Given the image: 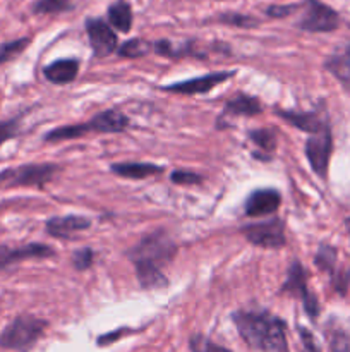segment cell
Listing matches in <instances>:
<instances>
[{
	"label": "cell",
	"mask_w": 350,
	"mask_h": 352,
	"mask_svg": "<svg viewBox=\"0 0 350 352\" xmlns=\"http://www.w3.org/2000/svg\"><path fill=\"white\" fill-rule=\"evenodd\" d=\"M170 181L178 186H196V184H201L202 175L196 174V172H189V170H175L172 172Z\"/></svg>",
	"instance_id": "obj_33"
},
{
	"label": "cell",
	"mask_w": 350,
	"mask_h": 352,
	"mask_svg": "<svg viewBox=\"0 0 350 352\" xmlns=\"http://www.w3.org/2000/svg\"><path fill=\"white\" fill-rule=\"evenodd\" d=\"M151 50H153V43L143 40V38H132V40H127L117 48L120 57H126V58L144 57V55L150 54Z\"/></svg>",
	"instance_id": "obj_23"
},
{
	"label": "cell",
	"mask_w": 350,
	"mask_h": 352,
	"mask_svg": "<svg viewBox=\"0 0 350 352\" xmlns=\"http://www.w3.org/2000/svg\"><path fill=\"white\" fill-rule=\"evenodd\" d=\"M240 234L250 244L263 250H281L287 244L285 237V222L278 217L264 220V222L246 223L240 227Z\"/></svg>",
	"instance_id": "obj_6"
},
{
	"label": "cell",
	"mask_w": 350,
	"mask_h": 352,
	"mask_svg": "<svg viewBox=\"0 0 350 352\" xmlns=\"http://www.w3.org/2000/svg\"><path fill=\"white\" fill-rule=\"evenodd\" d=\"M189 349H191V352H232L230 349H226V347L216 344L209 337L202 336V333L191 336V339H189Z\"/></svg>",
	"instance_id": "obj_26"
},
{
	"label": "cell",
	"mask_w": 350,
	"mask_h": 352,
	"mask_svg": "<svg viewBox=\"0 0 350 352\" xmlns=\"http://www.w3.org/2000/svg\"><path fill=\"white\" fill-rule=\"evenodd\" d=\"M108 24L113 26L115 30H119L120 33H129L130 28H132V7L129 6V2L126 0H117L112 6L108 7Z\"/></svg>",
	"instance_id": "obj_20"
},
{
	"label": "cell",
	"mask_w": 350,
	"mask_h": 352,
	"mask_svg": "<svg viewBox=\"0 0 350 352\" xmlns=\"http://www.w3.org/2000/svg\"><path fill=\"white\" fill-rule=\"evenodd\" d=\"M281 205V195L273 188L254 189L244 203V212L250 219H261L277 213Z\"/></svg>",
	"instance_id": "obj_13"
},
{
	"label": "cell",
	"mask_w": 350,
	"mask_h": 352,
	"mask_svg": "<svg viewBox=\"0 0 350 352\" xmlns=\"http://www.w3.org/2000/svg\"><path fill=\"white\" fill-rule=\"evenodd\" d=\"M153 50L156 52L158 55H163V57L170 58H178V57H187V55H198V57H202L201 54L194 52L191 43H182V45H174L168 40H158L153 43Z\"/></svg>",
	"instance_id": "obj_22"
},
{
	"label": "cell",
	"mask_w": 350,
	"mask_h": 352,
	"mask_svg": "<svg viewBox=\"0 0 350 352\" xmlns=\"http://www.w3.org/2000/svg\"><path fill=\"white\" fill-rule=\"evenodd\" d=\"M93 261H95V251L91 248H81V250L74 251V254H72V267L79 272L91 268Z\"/></svg>",
	"instance_id": "obj_29"
},
{
	"label": "cell",
	"mask_w": 350,
	"mask_h": 352,
	"mask_svg": "<svg viewBox=\"0 0 350 352\" xmlns=\"http://www.w3.org/2000/svg\"><path fill=\"white\" fill-rule=\"evenodd\" d=\"M277 116L281 117L285 122H288L290 126L297 127L302 133L311 134L319 133L325 127H329V117L328 112L325 109H316V110H307V112H297V110H277Z\"/></svg>",
	"instance_id": "obj_12"
},
{
	"label": "cell",
	"mask_w": 350,
	"mask_h": 352,
	"mask_svg": "<svg viewBox=\"0 0 350 352\" xmlns=\"http://www.w3.org/2000/svg\"><path fill=\"white\" fill-rule=\"evenodd\" d=\"M235 72L233 71H218V72H209V74L198 76V78L184 79L180 82H172V85L161 86L163 91L168 93H177V95H205L209 93L216 86L223 85V82L229 81L230 78H233Z\"/></svg>",
	"instance_id": "obj_10"
},
{
	"label": "cell",
	"mask_w": 350,
	"mask_h": 352,
	"mask_svg": "<svg viewBox=\"0 0 350 352\" xmlns=\"http://www.w3.org/2000/svg\"><path fill=\"white\" fill-rule=\"evenodd\" d=\"M126 333H130V330H117V332H113V333H106V336L100 337L98 344H100V346H105V344H112V342H115L119 337L126 336Z\"/></svg>",
	"instance_id": "obj_36"
},
{
	"label": "cell",
	"mask_w": 350,
	"mask_h": 352,
	"mask_svg": "<svg viewBox=\"0 0 350 352\" xmlns=\"http://www.w3.org/2000/svg\"><path fill=\"white\" fill-rule=\"evenodd\" d=\"M130 120L124 112L117 109L103 110L84 124H72V126H60L48 131L43 136L47 143H57V141H71L78 138H84L88 134H113L124 133L129 127Z\"/></svg>",
	"instance_id": "obj_3"
},
{
	"label": "cell",
	"mask_w": 350,
	"mask_h": 352,
	"mask_svg": "<svg viewBox=\"0 0 350 352\" xmlns=\"http://www.w3.org/2000/svg\"><path fill=\"white\" fill-rule=\"evenodd\" d=\"M301 9V3H287V6H270L266 9V14L275 19H281V17L292 16L295 10Z\"/></svg>",
	"instance_id": "obj_35"
},
{
	"label": "cell",
	"mask_w": 350,
	"mask_h": 352,
	"mask_svg": "<svg viewBox=\"0 0 350 352\" xmlns=\"http://www.w3.org/2000/svg\"><path fill=\"white\" fill-rule=\"evenodd\" d=\"M91 227V220L82 215H65V217H51L45 223V230L48 236L57 237V239H69L74 234Z\"/></svg>",
	"instance_id": "obj_15"
},
{
	"label": "cell",
	"mask_w": 350,
	"mask_h": 352,
	"mask_svg": "<svg viewBox=\"0 0 350 352\" xmlns=\"http://www.w3.org/2000/svg\"><path fill=\"white\" fill-rule=\"evenodd\" d=\"M304 153L307 157L309 165H311L312 172L318 175L319 179L326 181L328 179V168L329 160H331L333 153V133L331 126L325 127L319 133L311 134L305 141Z\"/></svg>",
	"instance_id": "obj_9"
},
{
	"label": "cell",
	"mask_w": 350,
	"mask_h": 352,
	"mask_svg": "<svg viewBox=\"0 0 350 352\" xmlns=\"http://www.w3.org/2000/svg\"><path fill=\"white\" fill-rule=\"evenodd\" d=\"M331 352H350V336L343 329H335L329 336Z\"/></svg>",
	"instance_id": "obj_30"
},
{
	"label": "cell",
	"mask_w": 350,
	"mask_h": 352,
	"mask_svg": "<svg viewBox=\"0 0 350 352\" xmlns=\"http://www.w3.org/2000/svg\"><path fill=\"white\" fill-rule=\"evenodd\" d=\"M232 322L244 342L257 352H290L287 323L266 309H237Z\"/></svg>",
	"instance_id": "obj_2"
},
{
	"label": "cell",
	"mask_w": 350,
	"mask_h": 352,
	"mask_svg": "<svg viewBox=\"0 0 350 352\" xmlns=\"http://www.w3.org/2000/svg\"><path fill=\"white\" fill-rule=\"evenodd\" d=\"M314 265L318 270H321L323 274H328L329 278L336 274L338 270V250L335 246L328 243L319 244L318 251L314 254Z\"/></svg>",
	"instance_id": "obj_21"
},
{
	"label": "cell",
	"mask_w": 350,
	"mask_h": 352,
	"mask_svg": "<svg viewBox=\"0 0 350 352\" xmlns=\"http://www.w3.org/2000/svg\"><path fill=\"white\" fill-rule=\"evenodd\" d=\"M331 285L340 296H345L350 287V268L340 267L336 274L331 277Z\"/></svg>",
	"instance_id": "obj_31"
},
{
	"label": "cell",
	"mask_w": 350,
	"mask_h": 352,
	"mask_svg": "<svg viewBox=\"0 0 350 352\" xmlns=\"http://www.w3.org/2000/svg\"><path fill=\"white\" fill-rule=\"evenodd\" d=\"M261 112H263V105L259 100L256 96L246 95V93H239L237 96H233L225 103V109H223V116L232 117H254Z\"/></svg>",
	"instance_id": "obj_19"
},
{
	"label": "cell",
	"mask_w": 350,
	"mask_h": 352,
	"mask_svg": "<svg viewBox=\"0 0 350 352\" xmlns=\"http://www.w3.org/2000/svg\"><path fill=\"white\" fill-rule=\"evenodd\" d=\"M297 332H299V336H301L302 346H304L305 351H307V352H323L321 346L318 344V340H316L314 333H312L311 330H307L305 327L299 325Z\"/></svg>",
	"instance_id": "obj_34"
},
{
	"label": "cell",
	"mask_w": 350,
	"mask_h": 352,
	"mask_svg": "<svg viewBox=\"0 0 350 352\" xmlns=\"http://www.w3.org/2000/svg\"><path fill=\"white\" fill-rule=\"evenodd\" d=\"M325 69L343 88L350 91V43H345L343 47L331 52L326 57Z\"/></svg>",
	"instance_id": "obj_16"
},
{
	"label": "cell",
	"mask_w": 350,
	"mask_h": 352,
	"mask_svg": "<svg viewBox=\"0 0 350 352\" xmlns=\"http://www.w3.org/2000/svg\"><path fill=\"white\" fill-rule=\"evenodd\" d=\"M55 256V251L50 246L41 243H30L23 244V246H5L0 244V268H7L19 261L31 260V258H38V260H45V258Z\"/></svg>",
	"instance_id": "obj_14"
},
{
	"label": "cell",
	"mask_w": 350,
	"mask_h": 352,
	"mask_svg": "<svg viewBox=\"0 0 350 352\" xmlns=\"http://www.w3.org/2000/svg\"><path fill=\"white\" fill-rule=\"evenodd\" d=\"M48 322L33 315H19L0 332V347L17 352H30L47 332Z\"/></svg>",
	"instance_id": "obj_4"
},
{
	"label": "cell",
	"mask_w": 350,
	"mask_h": 352,
	"mask_svg": "<svg viewBox=\"0 0 350 352\" xmlns=\"http://www.w3.org/2000/svg\"><path fill=\"white\" fill-rule=\"evenodd\" d=\"M79 74L78 58H57L43 67V76L51 85H69Z\"/></svg>",
	"instance_id": "obj_18"
},
{
	"label": "cell",
	"mask_w": 350,
	"mask_h": 352,
	"mask_svg": "<svg viewBox=\"0 0 350 352\" xmlns=\"http://www.w3.org/2000/svg\"><path fill=\"white\" fill-rule=\"evenodd\" d=\"M19 117H14V119L9 120H0V146L19 134Z\"/></svg>",
	"instance_id": "obj_32"
},
{
	"label": "cell",
	"mask_w": 350,
	"mask_h": 352,
	"mask_svg": "<svg viewBox=\"0 0 350 352\" xmlns=\"http://www.w3.org/2000/svg\"><path fill=\"white\" fill-rule=\"evenodd\" d=\"M249 140L266 153H273L277 150V134L273 129H253L249 131Z\"/></svg>",
	"instance_id": "obj_24"
},
{
	"label": "cell",
	"mask_w": 350,
	"mask_h": 352,
	"mask_svg": "<svg viewBox=\"0 0 350 352\" xmlns=\"http://www.w3.org/2000/svg\"><path fill=\"white\" fill-rule=\"evenodd\" d=\"M60 167L55 164H27L0 172V186H34L43 188L55 177Z\"/></svg>",
	"instance_id": "obj_7"
},
{
	"label": "cell",
	"mask_w": 350,
	"mask_h": 352,
	"mask_svg": "<svg viewBox=\"0 0 350 352\" xmlns=\"http://www.w3.org/2000/svg\"><path fill=\"white\" fill-rule=\"evenodd\" d=\"M307 270L304 268V265L299 260H294L290 263V267L287 268V277H285L283 284L280 287V294H288L297 298L302 302V308L307 313L309 318L312 322H316L321 313V305H319L318 298H316L314 292L309 291L307 287Z\"/></svg>",
	"instance_id": "obj_5"
},
{
	"label": "cell",
	"mask_w": 350,
	"mask_h": 352,
	"mask_svg": "<svg viewBox=\"0 0 350 352\" xmlns=\"http://www.w3.org/2000/svg\"><path fill=\"white\" fill-rule=\"evenodd\" d=\"M177 254V244L165 230H156L144 236L126 256L136 268L137 282L143 289H165L168 278L161 268L170 263Z\"/></svg>",
	"instance_id": "obj_1"
},
{
	"label": "cell",
	"mask_w": 350,
	"mask_h": 352,
	"mask_svg": "<svg viewBox=\"0 0 350 352\" xmlns=\"http://www.w3.org/2000/svg\"><path fill=\"white\" fill-rule=\"evenodd\" d=\"M30 41L31 38H17V40L7 41V43H0V65L17 57L30 45Z\"/></svg>",
	"instance_id": "obj_28"
},
{
	"label": "cell",
	"mask_w": 350,
	"mask_h": 352,
	"mask_svg": "<svg viewBox=\"0 0 350 352\" xmlns=\"http://www.w3.org/2000/svg\"><path fill=\"white\" fill-rule=\"evenodd\" d=\"M216 21L226 26H235V28H256L259 21L253 16H246V14L239 12H223L216 17Z\"/></svg>",
	"instance_id": "obj_27"
},
{
	"label": "cell",
	"mask_w": 350,
	"mask_h": 352,
	"mask_svg": "<svg viewBox=\"0 0 350 352\" xmlns=\"http://www.w3.org/2000/svg\"><path fill=\"white\" fill-rule=\"evenodd\" d=\"M345 229H347V234H349V243H350V217H347L345 219Z\"/></svg>",
	"instance_id": "obj_37"
},
{
	"label": "cell",
	"mask_w": 350,
	"mask_h": 352,
	"mask_svg": "<svg viewBox=\"0 0 350 352\" xmlns=\"http://www.w3.org/2000/svg\"><path fill=\"white\" fill-rule=\"evenodd\" d=\"M340 14L321 0H305L297 28L307 33H331L338 30Z\"/></svg>",
	"instance_id": "obj_8"
},
{
	"label": "cell",
	"mask_w": 350,
	"mask_h": 352,
	"mask_svg": "<svg viewBox=\"0 0 350 352\" xmlns=\"http://www.w3.org/2000/svg\"><path fill=\"white\" fill-rule=\"evenodd\" d=\"M72 0H36L33 3L34 14H60L72 9Z\"/></svg>",
	"instance_id": "obj_25"
},
{
	"label": "cell",
	"mask_w": 350,
	"mask_h": 352,
	"mask_svg": "<svg viewBox=\"0 0 350 352\" xmlns=\"http://www.w3.org/2000/svg\"><path fill=\"white\" fill-rule=\"evenodd\" d=\"M110 170L115 175L130 181H143V179L153 177V175L163 174L165 168L151 162H115L110 165Z\"/></svg>",
	"instance_id": "obj_17"
},
{
	"label": "cell",
	"mask_w": 350,
	"mask_h": 352,
	"mask_svg": "<svg viewBox=\"0 0 350 352\" xmlns=\"http://www.w3.org/2000/svg\"><path fill=\"white\" fill-rule=\"evenodd\" d=\"M84 26L95 57H108L110 54H113L119 48L115 31L112 30V26L106 21L100 19V17H88Z\"/></svg>",
	"instance_id": "obj_11"
}]
</instances>
